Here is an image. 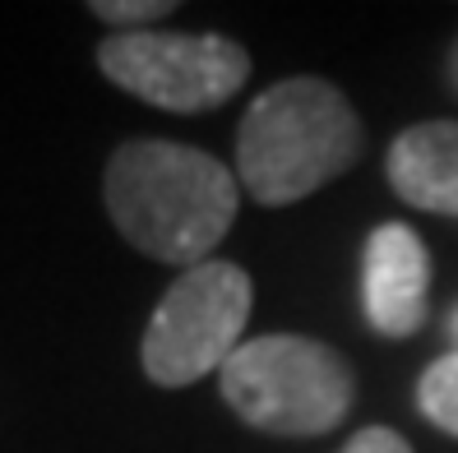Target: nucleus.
I'll list each match as a JSON object with an SVG mask.
<instances>
[{"mask_svg": "<svg viewBox=\"0 0 458 453\" xmlns=\"http://www.w3.org/2000/svg\"><path fill=\"white\" fill-rule=\"evenodd\" d=\"M250 306L255 282L241 264L204 259L195 269H185L148 315L140 342L144 375L157 389H185L223 370L227 357L241 348Z\"/></svg>", "mask_w": 458, "mask_h": 453, "instance_id": "4", "label": "nucleus"}, {"mask_svg": "<svg viewBox=\"0 0 458 453\" xmlns=\"http://www.w3.org/2000/svg\"><path fill=\"white\" fill-rule=\"evenodd\" d=\"M449 84L458 88V38H454V46H449Z\"/></svg>", "mask_w": 458, "mask_h": 453, "instance_id": "11", "label": "nucleus"}, {"mask_svg": "<svg viewBox=\"0 0 458 453\" xmlns=\"http://www.w3.org/2000/svg\"><path fill=\"white\" fill-rule=\"evenodd\" d=\"M93 56L121 93L176 116L213 112L250 79V51L227 33H112Z\"/></svg>", "mask_w": 458, "mask_h": 453, "instance_id": "5", "label": "nucleus"}, {"mask_svg": "<svg viewBox=\"0 0 458 453\" xmlns=\"http://www.w3.org/2000/svg\"><path fill=\"white\" fill-rule=\"evenodd\" d=\"M385 172L403 204L458 218V121H421L398 130L385 153Z\"/></svg>", "mask_w": 458, "mask_h": 453, "instance_id": "7", "label": "nucleus"}, {"mask_svg": "<svg viewBox=\"0 0 458 453\" xmlns=\"http://www.w3.org/2000/svg\"><path fill=\"white\" fill-rule=\"evenodd\" d=\"M223 403L259 435L310 440L329 435L352 412V365L329 342L306 333L250 338L218 370Z\"/></svg>", "mask_w": 458, "mask_h": 453, "instance_id": "3", "label": "nucleus"}, {"mask_svg": "<svg viewBox=\"0 0 458 453\" xmlns=\"http://www.w3.org/2000/svg\"><path fill=\"white\" fill-rule=\"evenodd\" d=\"M89 14L102 19V23H112L116 33H144V29H153L157 19L176 14V0H93Z\"/></svg>", "mask_w": 458, "mask_h": 453, "instance_id": "9", "label": "nucleus"}, {"mask_svg": "<svg viewBox=\"0 0 458 453\" xmlns=\"http://www.w3.org/2000/svg\"><path fill=\"white\" fill-rule=\"evenodd\" d=\"M338 453H412V444L398 431H389V425H366V431H357Z\"/></svg>", "mask_w": 458, "mask_h": 453, "instance_id": "10", "label": "nucleus"}, {"mask_svg": "<svg viewBox=\"0 0 458 453\" xmlns=\"http://www.w3.org/2000/svg\"><path fill=\"white\" fill-rule=\"evenodd\" d=\"M426 297H430V255L421 236L408 222H380L361 250L366 324L389 342L412 338L426 324Z\"/></svg>", "mask_w": 458, "mask_h": 453, "instance_id": "6", "label": "nucleus"}, {"mask_svg": "<svg viewBox=\"0 0 458 453\" xmlns=\"http://www.w3.org/2000/svg\"><path fill=\"white\" fill-rule=\"evenodd\" d=\"M102 204L112 227L153 264L195 269L232 231L236 172L213 153L176 139H125L102 167Z\"/></svg>", "mask_w": 458, "mask_h": 453, "instance_id": "1", "label": "nucleus"}, {"mask_svg": "<svg viewBox=\"0 0 458 453\" xmlns=\"http://www.w3.org/2000/svg\"><path fill=\"white\" fill-rule=\"evenodd\" d=\"M417 407L436 431L458 440V352L430 361L417 380Z\"/></svg>", "mask_w": 458, "mask_h": 453, "instance_id": "8", "label": "nucleus"}, {"mask_svg": "<svg viewBox=\"0 0 458 453\" xmlns=\"http://www.w3.org/2000/svg\"><path fill=\"white\" fill-rule=\"evenodd\" d=\"M366 153V125L329 79L296 74L264 88L236 130V176L264 208L301 204L347 176Z\"/></svg>", "mask_w": 458, "mask_h": 453, "instance_id": "2", "label": "nucleus"}, {"mask_svg": "<svg viewBox=\"0 0 458 453\" xmlns=\"http://www.w3.org/2000/svg\"><path fill=\"white\" fill-rule=\"evenodd\" d=\"M454 333H458V319H454Z\"/></svg>", "mask_w": 458, "mask_h": 453, "instance_id": "12", "label": "nucleus"}]
</instances>
